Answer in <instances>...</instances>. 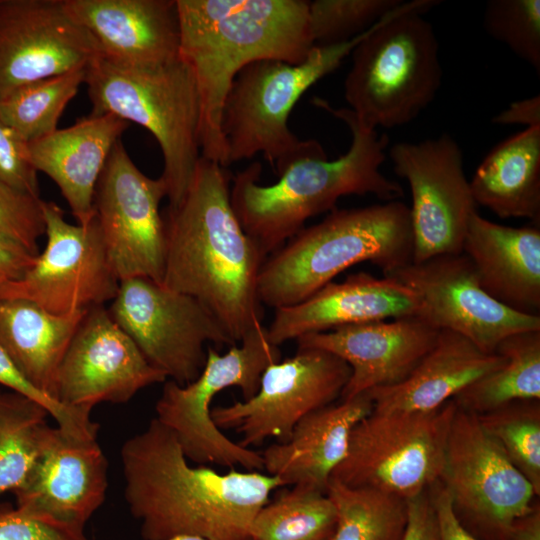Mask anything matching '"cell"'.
<instances>
[{"instance_id":"1","label":"cell","mask_w":540,"mask_h":540,"mask_svg":"<svg viewBox=\"0 0 540 540\" xmlns=\"http://www.w3.org/2000/svg\"><path fill=\"white\" fill-rule=\"evenodd\" d=\"M120 455L124 497L144 540H252L254 517L284 486L263 471L191 466L175 434L156 418L125 441Z\"/></svg>"},{"instance_id":"2","label":"cell","mask_w":540,"mask_h":540,"mask_svg":"<svg viewBox=\"0 0 540 540\" xmlns=\"http://www.w3.org/2000/svg\"><path fill=\"white\" fill-rule=\"evenodd\" d=\"M231 173L200 157L182 200L163 214L162 284L203 303L239 343L263 325L258 278L266 260L230 201Z\"/></svg>"},{"instance_id":"3","label":"cell","mask_w":540,"mask_h":540,"mask_svg":"<svg viewBox=\"0 0 540 540\" xmlns=\"http://www.w3.org/2000/svg\"><path fill=\"white\" fill-rule=\"evenodd\" d=\"M179 56L200 101L201 157L227 167L221 115L237 73L260 59L299 64L315 46L305 0H176Z\"/></svg>"},{"instance_id":"4","label":"cell","mask_w":540,"mask_h":540,"mask_svg":"<svg viewBox=\"0 0 540 540\" xmlns=\"http://www.w3.org/2000/svg\"><path fill=\"white\" fill-rule=\"evenodd\" d=\"M314 103L348 126L352 140L345 154L335 160H329L327 154L300 157L268 186L259 184L260 162L232 176V208L245 233L266 257L304 228L308 218L334 210L343 196L371 194L393 201L403 195L402 187L381 172L388 135L360 125L348 108H333L320 98Z\"/></svg>"},{"instance_id":"5","label":"cell","mask_w":540,"mask_h":540,"mask_svg":"<svg viewBox=\"0 0 540 540\" xmlns=\"http://www.w3.org/2000/svg\"><path fill=\"white\" fill-rule=\"evenodd\" d=\"M412 259L410 209L404 203L334 209L266 258L258 295L263 305L275 309L293 306L355 264L371 262L385 276Z\"/></svg>"},{"instance_id":"6","label":"cell","mask_w":540,"mask_h":540,"mask_svg":"<svg viewBox=\"0 0 540 540\" xmlns=\"http://www.w3.org/2000/svg\"><path fill=\"white\" fill-rule=\"evenodd\" d=\"M439 3L402 2L352 50L344 97L363 127L403 126L434 100L442 83L439 43L422 15Z\"/></svg>"},{"instance_id":"7","label":"cell","mask_w":540,"mask_h":540,"mask_svg":"<svg viewBox=\"0 0 540 540\" xmlns=\"http://www.w3.org/2000/svg\"><path fill=\"white\" fill-rule=\"evenodd\" d=\"M85 83L94 114H112L147 129L163 155L160 176L169 206L186 193L200 159V101L193 72L180 57L147 67L102 57L91 62Z\"/></svg>"},{"instance_id":"8","label":"cell","mask_w":540,"mask_h":540,"mask_svg":"<svg viewBox=\"0 0 540 540\" xmlns=\"http://www.w3.org/2000/svg\"><path fill=\"white\" fill-rule=\"evenodd\" d=\"M368 29L343 43L315 45L299 64L260 59L244 66L221 115L228 166L262 153L278 174L300 157L325 155L317 140H301L289 129L290 112L312 85L341 65Z\"/></svg>"},{"instance_id":"9","label":"cell","mask_w":540,"mask_h":540,"mask_svg":"<svg viewBox=\"0 0 540 540\" xmlns=\"http://www.w3.org/2000/svg\"><path fill=\"white\" fill-rule=\"evenodd\" d=\"M280 360L279 346L269 340L264 325L224 354L208 347L205 365L194 381L186 385L164 382L155 418L175 434L186 458L194 463L263 471L261 452L232 441L215 425L211 403L219 392L233 386L241 390L244 400L251 398L264 370Z\"/></svg>"},{"instance_id":"10","label":"cell","mask_w":540,"mask_h":540,"mask_svg":"<svg viewBox=\"0 0 540 540\" xmlns=\"http://www.w3.org/2000/svg\"><path fill=\"white\" fill-rule=\"evenodd\" d=\"M456 408L452 399L430 412L372 410L352 429L331 478L404 499L427 490L442 474Z\"/></svg>"},{"instance_id":"11","label":"cell","mask_w":540,"mask_h":540,"mask_svg":"<svg viewBox=\"0 0 540 540\" xmlns=\"http://www.w3.org/2000/svg\"><path fill=\"white\" fill-rule=\"evenodd\" d=\"M108 311L149 364L180 385L201 373L207 342L237 344L199 300L147 277L121 280Z\"/></svg>"},{"instance_id":"12","label":"cell","mask_w":540,"mask_h":540,"mask_svg":"<svg viewBox=\"0 0 540 540\" xmlns=\"http://www.w3.org/2000/svg\"><path fill=\"white\" fill-rule=\"evenodd\" d=\"M164 197L167 188L162 178L153 179L140 171L119 139L93 199L94 220L119 281L147 277L162 283L165 229L159 206Z\"/></svg>"},{"instance_id":"13","label":"cell","mask_w":540,"mask_h":540,"mask_svg":"<svg viewBox=\"0 0 540 540\" xmlns=\"http://www.w3.org/2000/svg\"><path fill=\"white\" fill-rule=\"evenodd\" d=\"M351 374L338 356L311 347L270 364L257 392L249 399L211 409L220 429L241 435L240 445L252 448L268 438L286 441L296 424L309 413L340 398Z\"/></svg>"},{"instance_id":"14","label":"cell","mask_w":540,"mask_h":540,"mask_svg":"<svg viewBox=\"0 0 540 540\" xmlns=\"http://www.w3.org/2000/svg\"><path fill=\"white\" fill-rule=\"evenodd\" d=\"M46 247L17 280L0 288V298L29 300L57 315L112 301L119 279L93 220L73 225L55 202H42Z\"/></svg>"},{"instance_id":"15","label":"cell","mask_w":540,"mask_h":540,"mask_svg":"<svg viewBox=\"0 0 540 540\" xmlns=\"http://www.w3.org/2000/svg\"><path fill=\"white\" fill-rule=\"evenodd\" d=\"M389 156L411 190L412 262L461 253L476 203L458 143L443 133L417 143H396Z\"/></svg>"},{"instance_id":"16","label":"cell","mask_w":540,"mask_h":540,"mask_svg":"<svg viewBox=\"0 0 540 540\" xmlns=\"http://www.w3.org/2000/svg\"><path fill=\"white\" fill-rule=\"evenodd\" d=\"M439 481L456 514L507 539L513 523L533 509L538 496L477 415L458 406Z\"/></svg>"},{"instance_id":"17","label":"cell","mask_w":540,"mask_h":540,"mask_svg":"<svg viewBox=\"0 0 540 540\" xmlns=\"http://www.w3.org/2000/svg\"><path fill=\"white\" fill-rule=\"evenodd\" d=\"M418 296V317L438 330L455 332L487 353L509 335L540 330V316L517 312L481 286L464 253L440 255L388 274Z\"/></svg>"},{"instance_id":"18","label":"cell","mask_w":540,"mask_h":540,"mask_svg":"<svg viewBox=\"0 0 540 540\" xmlns=\"http://www.w3.org/2000/svg\"><path fill=\"white\" fill-rule=\"evenodd\" d=\"M166 380L99 305L87 309L62 359L55 398L91 414L98 403H125L143 388Z\"/></svg>"},{"instance_id":"19","label":"cell","mask_w":540,"mask_h":540,"mask_svg":"<svg viewBox=\"0 0 540 540\" xmlns=\"http://www.w3.org/2000/svg\"><path fill=\"white\" fill-rule=\"evenodd\" d=\"M98 57L95 39L63 0H0V99L29 83L88 67Z\"/></svg>"},{"instance_id":"20","label":"cell","mask_w":540,"mask_h":540,"mask_svg":"<svg viewBox=\"0 0 540 540\" xmlns=\"http://www.w3.org/2000/svg\"><path fill=\"white\" fill-rule=\"evenodd\" d=\"M107 472L108 462L96 439L76 438L49 425L31 470L14 491L16 507L84 532L104 502Z\"/></svg>"},{"instance_id":"21","label":"cell","mask_w":540,"mask_h":540,"mask_svg":"<svg viewBox=\"0 0 540 540\" xmlns=\"http://www.w3.org/2000/svg\"><path fill=\"white\" fill-rule=\"evenodd\" d=\"M439 332L418 316H406L310 333L296 341L298 347L330 352L349 365L350 378L340 395L346 400L405 380L434 346Z\"/></svg>"},{"instance_id":"22","label":"cell","mask_w":540,"mask_h":540,"mask_svg":"<svg viewBox=\"0 0 540 540\" xmlns=\"http://www.w3.org/2000/svg\"><path fill=\"white\" fill-rule=\"evenodd\" d=\"M70 16L95 39L101 57L147 67L178 59L176 0H63Z\"/></svg>"},{"instance_id":"23","label":"cell","mask_w":540,"mask_h":540,"mask_svg":"<svg viewBox=\"0 0 540 540\" xmlns=\"http://www.w3.org/2000/svg\"><path fill=\"white\" fill-rule=\"evenodd\" d=\"M419 308L416 293L396 278L358 272L340 283L326 284L296 305L275 309L267 332L269 340L279 346L346 325L417 316Z\"/></svg>"},{"instance_id":"24","label":"cell","mask_w":540,"mask_h":540,"mask_svg":"<svg viewBox=\"0 0 540 540\" xmlns=\"http://www.w3.org/2000/svg\"><path fill=\"white\" fill-rule=\"evenodd\" d=\"M128 126L115 115L90 113L68 128L27 143L31 164L56 183L78 224L93 220L98 179Z\"/></svg>"},{"instance_id":"25","label":"cell","mask_w":540,"mask_h":540,"mask_svg":"<svg viewBox=\"0 0 540 540\" xmlns=\"http://www.w3.org/2000/svg\"><path fill=\"white\" fill-rule=\"evenodd\" d=\"M482 288L503 305L524 314L540 311V229L492 222L477 211L462 245Z\"/></svg>"},{"instance_id":"26","label":"cell","mask_w":540,"mask_h":540,"mask_svg":"<svg viewBox=\"0 0 540 540\" xmlns=\"http://www.w3.org/2000/svg\"><path fill=\"white\" fill-rule=\"evenodd\" d=\"M372 410L373 401L365 392L309 413L286 441L261 452L263 471L278 477L284 486L326 492L333 471L346 455L352 429Z\"/></svg>"},{"instance_id":"27","label":"cell","mask_w":540,"mask_h":540,"mask_svg":"<svg viewBox=\"0 0 540 540\" xmlns=\"http://www.w3.org/2000/svg\"><path fill=\"white\" fill-rule=\"evenodd\" d=\"M504 361L499 353L484 352L467 338L440 330L434 346L405 380L368 394L377 412H430Z\"/></svg>"},{"instance_id":"28","label":"cell","mask_w":540,"mask_h":540,"mask_svg":"<svg viewBox=\"0 0 540 540\" xmlns=\"http://www.w3.org/2000/svg\"><path fill=\"white\" fill-rule=\"evenodd\" d=\"M86 311L57 315L26 299L0 298V347L54 399L58 369Z\"/></svg>"},{"instance_id":"29","label":"cell","mask_w":540,"mask_h":540,"mask_svg":"<svg viewBox=\"0 0 540 540\" xmlns=\"http://www.w3.org/2000/svg\"><path fill=\"white\" fill-rule=\"evenodd\" d=\"M474 201L500 218L540 220V126L497 144L469 180Z\"/></svg>"},{"instance_id":"30","label":"cell","mask_w":540,"mask_h":540,"mask_svg":"<svg viewBox=\"0 0 540 540\" xmlns=\"http://www.w3.org/2000/svg\"><path fill=\"white\" fill-rule=\"evenodd\" d=\"M496 353L504 363L477 379L453 400L476 415L521 400H540V330L522 331L504 338Z\"/></svg>"},{"instance_id":"31","label":"cell","mask_w":540,"mask_h":540,"mask_svg":"<svg viewBox=\"0 0 540 540\" xmlns=\"http://www.w3.org/2000/svg\"><path fill=\"white\" fill-rule=\"evenodd\" d=\"M326 494L336 511L330 540H401L407 523L406 499L332 478Z\"/></svg>"},{"instance_id":"32","label":"cell","mask_w":540,"mask_h":540,"mask_svg":"<svg viewBox=\"0 0 540 540\" xmlns=\"http://www.w3.org/2000/svg\"><path fill=\"white\" fill-rule=\"evenodd\" d=\"M335 525L336 511L326 492L293 485L260 508L250 534L252 540H330Z\"/></svg>"},{"instance_id":"33","label":"cell","mask_w":540,"mask_h":540,"mask_svg":"<svg viewBox=\"0 0 540 540\" xmlns=\"http://www.w3.org/2000/svg\"><path fill=\"white\" fill-rule=\"evenodd\" d=\"M48 416L32 399L0 390V495L14 492L25 480L49 426Z\"/></svg>"},{"instance_id":"34","label":"cell","mask_w":540,"mask_h":540,"mask_svg":"<svg viewBox=\"0 0 540 540\" xmlns=\"http://www.w3.org/2000/svg\"><path fill=\"white\" fill-rule=\"evenodd\" d=\"M87 67L21 86L0 99V119L24 141L57 130L58 121L79 87Z\"/></svg>"},{"instance_id":"35","label":"cell","mask_w":540,"mask_h":540,"mask_svg":"<svg viewBox=\"0 0 540 540\" xmlns=\"http://www.w3.org/2000/svg\"><path fill=\"white\" fill-rule=\"evenodd\" d=\"M511 463L540 495V404L521 400L477 415Z\"/></svg>"},{"instance_id":"36","label":"cell","mask_w":540,"mask_h":540,"mask_svg":"<svg viewBox=\"0 0 540 540\" xmlns=\"http://www.w3.org/2000/svg\"><path fill=\"white\" fill-rule=\"evenodd\" d=\"M401 0H315L309 27L316 46L343 43L365 32L397 8Z\"/></svg>"},{"instance_id":"37","label":"cell","mask_w":540,"mask_h":540,"mask_svg":"<svg viewBox=\"0 0 540 540\" xmlns=\"http://www.w3.org/2000/svg\"><path fill=\"white\" fill-rule=\"evenodd\" d=\"M484 28L540 75V1L490 0L486 3Z\"/></svg>"},{"instance_id":"38","label":"cell","mask_w":540,"mask_h":540,"mask_svg":"<svg viewBox=\"0 0 540 540\" xmlns=\"http://www.w3.org/2000/svg\"><path fill=\"white\" fill-rule=\"evenodd\" d=\"M43 200L24 193L0 179V241L38 254V241L45 234Z\"/></svg>"},{"instance_id":"39","label":"cell","mask_w":540,"mask_h":540,"mask_svg":"<svg viewBox=\"0 0 540 540\" xmlns=\"http://www.w3.org/2000/svg\"><path fill=\"white\" fill-rule=\"evenodd\" d=\"M0 385L42 405L56 421L57 426L69 435L81 439H96L98 424L91 420L89 413L69 408L36 388L18 370L1 347Z\"/></svg>"},{"instance_id":"40","label":"cell","mask_w":540,"mask_h":540,"mask_svg":"<svg viewBox=\"0 0 540 540\" xmlns=\"http://www.w3.org/2000/svg\"><path fill=\"white\" fill-rule=\"evenodd\" d=\"M37 173L29 159L27 142L0 119V179L39 197Z\"/></svg>"},{"instance_id":"41","label":"cell","mask_w":540,"mask_h":540,"mask_svg":"<svg viewBox=\"0 0 540 540\" xmlns=\"http://www.w3.org/2000/svg\"><path fill=\"white\" fill-rule=\"evenodd\" d=\"M0 540H89L76 531L18 507L0 509Z\"/></svg>"},{"instance_id":"42","label":"cell","mask_w":540,"mask_h":540,"mask_svg":"<svg viewBox=\"0 0 540 540\" xmlns=\"http://www.w3.org/2000/svg\"><path fill=\"white\" fill-rule=\"evenodd\" d=\"M429 488L406 499L407 523L401 540H439L437 516Z\"/></svg>"},{"instance_id":"43","label":"cell","mask_w":540,"mask_h":540,"mask_svg":"<svg viewBox=\"0 0 540 540\" xmlns=\"http://www.w3.org/2000/svg\"><path fill=\"white\" fill-rule=\"evenodd\" d=\"M429 491L437 516L439 540H479L464 527L454 511L449 492L439 480Z\"/></svg>"},{"instance_id":"44","label":"cell","mask_w":540,"mask_h":540,"mask_svg":"<svg viewBox=\"0 0 540 540\" xmlns=\"http://www.w3.org/2000/svg\"><path fill=\"white\" fill-rule=\"evenodd\" d=\"M37 255L19 245L0 241V288L20 278L33 265Z\"/></svg>"},{"instance_id":"45","label":"cell","mask_w":540,"mask_h":540,"mask_svg":"<svg viewBox=\"0 0 540 540\" xmlns=\"http://www.w3.org/2000/svg\"><path fill=\"white\" fill-rule=\"evenodd\" d=\"M492 122L497 125H525L526 128L540 126V97L535 95L516 100L495 115Z\"/></svg>"},{"instance_id":"46","label":"cell","mask_w":540,"mask_h":540,"mask_svg":"<svg viewBox=\"0 0 540 540\" xmlns=\"http://www.w3.org/2000/svg\"><path fill=\"white\" fill-rule=\"evenodd\" d=\"M508 539L540 540V510L538 504L529 513L513 523Z\"/></svg>"},{"instance_id":"47","label":"cell","mask_w":540,"mask_h":540,"mask_svg":"<svg viewBox=\"0 0 540 540\" xmlns=\"http://www.w3.org/2000/svg\"><path fill=\"white\" fill-rule=\"evenodd\" d=\"M167 540H207L200 536H194V535H178L172 538H169Z\"/></svg>"}]
</instances>
